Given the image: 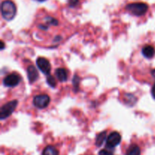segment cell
Instances as JSON below:
<instances>
[{
  "label": "cell",
  "mask_w": 155,
  "mask_h": 155,
  "mask_svg": "<svg viewBox=\"0 0 155 155\" xmlns=\"http://www.w3.org/2000/svg\"><path fill=\"white\" fill-rule=\"evenodd\" d=\"M1 11L3 18L6 21H11L15 18L17 8L13 2L11 0H5L2 3Z\"/></svg>",
  "instance_id": "cell-1"
},
{
  "label": "cell",
  "mask_w": 155,
  "mask_h": 155,
  "mask_svg": "<svg viewBox=\"0 0 155 155\" xmlns=\"http://www.w3.org/2000/svg\"><path fill=\"white\" fill-rule=\"evenodd\" d=\"M127 9L136 16H142L145 15L148 9V5L143 2L131 3L127 5Z\"/></svg>",
  "instance_id": "cell-2"
},
{
  "label": "cell",
  "mask_w": 155,
  "mask_h": 155,
  "mask_svg": "<svg viewBox=\"0 0 155 155\" xmlns=\"http://www.w3.org/2000/svg\"><path fill=\"white\" fill-rule=\"evenodd\" d=\"M17 105H18V101L17 100L11 101L5 104L1 107V110H0V119L2 120L5 119V118L11 116V114L13 113L14 110L16 108Z\"/></svg>",
  "instance_id": "cell-3"
},
{
  "label": "cell",
  "mask_w": 155,
  "mask_h": 155,
  "mask_svg": "<svg viewBox=\"0 0 155 155\" xmlns=\"http://www.w3.org/2000/svg\"><path fill=\"white\" fill-rule=\"evenodd\" d=\"M121 142V136L117 132L110 133L106 140V147L107 148H114L117 146Z\"/></svg>",
  "instance_id": "cell-4"
},
{
  "label": "cell",
  "mask_w": 155,
  "mask_h": 155,
  "mask_svg": "<svg viewBox=\"0 0 155 155\" xmlns=\"http://www.w3.org/2000/svg\"><path fill=\"white\" fill-rule=\"evenodd\" d=\"M50 98L47 95H36L33 98V104L37 108L42 109L46 107L49 104Z\"/></svg>",
  "instance_id": "cell-5"
},
{
  "label": "cell",
  "mask_w": 155,
  "mask_h": 155,
  "mask_svg": "<svg viewBox=\"0 0 155 155\" xmlns=\"http://www.w3.org/2000/svg\"><path fill=\"white\" fill-rule=\"evenodd\" d=\"M21 79L17 74H11L6 76L3 80V84L7 87H15L18 86L21 82Z\"/></svg>",
  "instance_id": "cell-6"
},
{
  "label": "cell",
  "mask_w": 155,
  "mask_h": 155,
  "mask_svg": "<svg viewBox=\"0 0 155 155\" xmlns=\"http://www.w3.org/2000/svg\"><path fill=\"white\" fill-rule=\"evenodd\" d=\"M36 65L38 68L44 74L49 75L51 71V64L49 61L45 58H38L36 60Z\"/></svg>",
  "instance_id": "cell-7"
},
{
  "label": "cell",
  "mask_w": 155,
  "mask_h": 155,
  "mask_svg": "<svg viewBox=\"0 0 155 155\" xmlns=\"http://www.w3.org/2000/svg\"><path fill=\"white\" fill-rule=\"evenodd\" d=\"M27 77H28V80L30 83H33L39 77V73H38L37 70L33 65H30L27 68Z\"/></svg>",
  "instance_id": "cell-8"
},
{
  "label": "cell",
  "mask_w": 155,
  "mask_h": 155,
  "mask_svg": "<svg viewBox=\"0 0 155 155\" xmlns=\"http://www.w3.org/2000/svg\"><path fill=\"white\" fill-rule=\"evenodd\" d=\"M142 52V54L144 55V57H145L148 59H150V58H152L154 56L155 49L154 47L151 46V45H147L143 47Z\"/></svg>",
  "instance_id": "cell-9"
},
{
  "label": "cell",
  "mask_w": 155,
  "mask_h": 155,
  "mask_svg": "<svg viewBox=\"0 0 155 155\" xmlns=\"http://www.w3.org/2000/svg\"><path fill=\"white\" fill-rule=\"evenodd\" d=\"M55 74L59 81L65 82L68 80V71L64 68H58L55 71Z\"/></svg>",
  "instance_id": "cell-10"
},
{
  "label": "cell",
  "mask_w": 155,
  "mask_h": 155,
  "mask_svg": "<svg viewBox=\"0 0 155 155\" xmlns=\"http://www.w3.org/2000/svg\"><path fill=\"white\" fill-rule=\"evenodd\" d=\"M141 150L139 147L136 145H132L127 149L126 155H140Z\"/></svg>",
  "instance_id": "cell-11"
},
{
  "label": "cell",
  "mask_w": 155,
  "mask_h": 155,
  "mask_svg": "<svg viewBox=\"0 0 155 155\" xmlns=\"http://www.w3.org/2000/svg\"><path fill=\"white\" fill-rule=\"evenodd\" d=\"M106 136H107V134H106L105 131L101 132L97 136L96 139H95V145L97 147H101L103 145V142L106 139Z\"/></svg>",
  "instance_id": "cell-12"
},
{
  "label": "cell",
  "mask_w": 155,
  "mask_h": 155,
  "mask_svg": "<svg viewBox=\"0 0 155 155\" xmlns=\"http://www.w3.org/2000/svg\"><path fill=\"white\" fill-rule=\"evenodd\" d=\"M42 155H58V151L54 147L49 145L45 148L42 151Z\"/></svg>",
  "instance_id": "cell-13"
},
{
  "label": "cell",
  "mask_w": 155,
  "mask_h": 155,
  "mask_svg": "<svg viewBox=\"0 0 155 155\" xmlns=\"http://www.w3.org/2000/svg\"><path fill=\"white\" fill-rule=\"evenodd\" d=\"M46 82L51 87L54 88L56 86V82L54 77L51 75H48V77L46 79Z\"/></svg>",
  "instance_id": "cell-14"
},
{
  "label": "cell",
  "mask_w": 155,
  "mask_h": 155,
  "mask_svg": "<svg viewBox=\"0 0 155 155\" xmlns=\"http://www.w3.org/2000/svg\"><path fill=\"white\" fill-rule=\"evenodd\" d=\"M79 83H80V77H77V75L74 76V78L73 80V84H74V89H76V91H77L79 86Z\"/></svg>",
  "instance_id": "cell-15"
},
{
  "label": "cell",
  "mask_w": 155,
  "mask_h": 155,
  "mask_svg": "<svg viewBox=\"0 0 155 155\" xmlns=\"http://www.w3.org/2000/svg\"><path fill=\"white\" fill-rule=\"evenodd\" d=\"M46 21L48 24H52V25H58V24L57 20L54 19V18H51V17H48V18H46Z\"/></svg>",
  "instance_id": "cell-16"
},
{
  "label": "cell",
  "mask_w": 155,
  "mask_h": 155,
  "mask_svg": "<svg viewBox=\"0 0 155 155\" xmlns=\"http://www.w3.org/2000/svg\"><path fill=\"white\" fill-rule=\"evenodd\" d=\"M98 155H113V152L110 151H109V150L103 149V150H101V151H99Z\"/></svg>",
  "instance_id": "cell-17"
},
{
  "label": "cell",
  "mask_w": 155,
  "mask_h": 155,
  "mask_svg": "<svg viewBox=\"0 0 155 155\" xmlns=\"http://www.w3.org/2000/svg\"><path fill=\"white\" fill-rule=\"evenodd\" d=\"M77 4H78V0H70V5L71 6H75Z\"/></svg>",
  "instance_id": "cell-18"
},
{
  "label": "cell",
  "mask_w": 155,
  "mask_h": 155,
  "mask_svg": "<svg viewBox=\"0 0 155 155\" xmlns=\"http://www.w3.org/2000/svg\"><path fill=\"white\" fill-rule=\"evenodd\" d=\"M151 95H152L153 98L155 99V83H154V86H153L152 89H151Z\"/></svg>",
  "instance_id": "cell-19"
},
{
  "label": "cell",
  "mask_w": 155,
  "mask_h": 155,
  "mask_svg": "<svg viewBox=\"0 0 155 155\" xmlns=\"http://www.w3.org/2000/svg\"><path fill=\"white\" fill-rule=\"evenodd\" d=\"M151 75H152L153 77H154V78H155V69L152 70V71H151Z\"/></svg>",
  "instance_id": "cell-20"
},
{
  "label": "cell",
  "mask_w": 155,
  "mask_h": 155,
  "mask_svg": "<svg viewBox=\"0 0 155 155\" xmlns=\"http://www.w3.org/2000/svg\"><path fill=\"white\" fill-rule=\"evenodd\" d=\"M5 47V45H4V42H2V41H1V48L2 49H3Z\"/></svg>",
  "instance_id": "cell-21"
},
{
  "label": "cell",
  "mask_w": 155,
  "mask_h": 155,
  "mask_svg": "<svg viewBox=\"0 0 155 155\" xmlns=\"http://www.w3.org/2000/svg\"><path fill=\"white\" fill-rule=\"evenodd\" d=\"M37 1H39V2H44V1H45V0H37Z\"/></svg>",
  "instance_id": "cell-22"
}]
</instances>
